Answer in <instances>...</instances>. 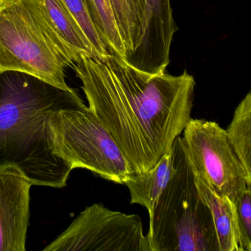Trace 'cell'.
<instances>
[{
	"instance_id": "1",
	"label": "cell",
	"mask_w": 251,
	"mask_h": 251,
	"mask_svg": "<svg viewBox=\"0 0 251 251\" xmlns=\"http://www.w3.org/2000/svg\"><path fill=\"white\" fill-rule=\"evenodd\" d=\"M73 68L89 108L112 135L133 173L152 170L192 117L193 76L151 75L108 55L80 54Z\"/></svg>"
},
{
	"instance_id": "2",
	"label": "cell",
	"mask_w": 251,
	"mask_h": 251,
	"mask_svg": "<svg viewBox=\"0 0 251 251\" xmlns=\"http://www.w3.org/2000/svg\"><path fill=\"white\" fill-rule=\"evenodd\" d=\"M83 105L75 89H60L22 72L0 73V169L15 166L36 186H67L73 170L50 149L48 114Z\"/></svg>"
},
{
	"instance_id": "3",
	"label": "cell",
	"mask_w": 251,
	"mask_h": 251,
	"mask_svg": "<svg viewBox=\"0 0 251 251\" xmlns=\"http://www.w3.org/2000/svg\"><path fill=\"white\" fill-rule=\"evenodd\" d=\"M74 62L43 0H0V73H27L70 90L65 72Z\"/></svg>"
},
{
	"instance_id": "4",
	"label": "cell",
	"mask_w": 251,
	"mask_h": 251,
	"mask_svg": "<svg viewBox=\"0 0 251 251\" xmlns=\"http://www.w3.org/2000/svg\"><path fill=\"white\" fill-rule=\"evenodd\" d=\"M173 174L149 213L151 251H220L209 208L198 193L181 137L173 147Z\"/></svg>"
},
{
	"instance_id": "5",
	"label": "cell",
	"mask_w": 251,
	"mask_h": 251,
	"mask_svg": "<svg viewBox=\"0 0 251 251\" xmlns=\"http://www.w3.org/2000/svg\"><path fill=\"white\" fill-rule=\"evenodd\" d=\"M52 153L71 165L123 184L133 173L112 135L86 105L49 111L46 122Z\"/></svg>"
},
{
	"instance_id": "6",
	"label": "cell",
	"mask_w": 251,
	"mask_h": 251,
	"mask_svg": "<svg viewBox=\"0 0 251 251\" xmlns=\"http://www.w3.org/2000/svg\"><path fill=\"white\" fill-rule=\"evenodd\" d=\"M45 251H151L142 218L101 203L86 207Z\"/></svg>"
},
{
	"instance_id": "7",
	"label": "cell",
	"mask_w": 251,
	"mask_h": 251,
	"mask_svg": "<svg viewBox=\"0 0 251 251\" xmlns=\"http://www.w3.org/2000/svg\"><path fill=\"white\" fill-rule=\"evenodd\" d=\"M185 153L194 170L235 203L251 180L232 148L226 129L216 122L192 119L182 133Z\"/></svg>"
},
{
	"instance_id": "8",
	"label": "cell",
	"mask_w": 251,
	"mask_h": 251,
	"mask_svg": "<svg viewBox=\"0 0 251 251\" xmlns=\"http://www.w3.org/2000/svg\"><path fill=\"white\" fill-rule=\"evenodd\" d=\"M31 182L15 166L0 169V251H25Z\"/></svg>"
},
{
	"instance_id": "9",
	"label": "cell",
	"mask_w": 251,
	"mask_h": 251,
	"mask_svg": "<svg viewBox=\"0 0 251 251\" xmlns=\"http://www.w3.org/2000/svg\"><path fill=\"white\" fill-rule=\"evenodd\" d=\"M177 30L170 0H146L142 41L136 50L124 59L148 74L165 73Z\"/></svg>"
},
{
	"instance_id": "10",
	"label": "cell",
	"mask_w": 251,
	"mask_h": 251,
	"mask_svg": "<svg viewBox=\"0 0 251 251\" xmlns=\"http://www.w3.org/2000/svg\"><path fill=\"white\" fill-rule=\"evenodd\" d=\"M192 170L198 193L211 211L220 251H241L234 204L211 187L193 168Z\"/></svg>"
},
{
	"instance_id": "11",
	"label": "cell",
	"mask_w": 251,
	"mask_h": 251,
	"mask_svg": "<svg viewBox=\"0 0 251 251\" xmlns=\"http://www.w3.org/2000/svg\"><path fill=\"white\" fill-rule=\"evenodd\" d=\"M173 154L171 148L152 170L142 174L132 173L127 177L123 184L130 192V203L139 204L151 212L173 174Z\"/></svg>"
},
{
	"instance_id": "12",
	"label": "cell",
	"mask_w": 251,
	"mask_h": 251,
	"mask_svg": "<svg viewBox=\"0 0 251 251\" xmlns=\"http://www.w3.org/2000/svg\"><path fill=\"white\" fill-rule=\"evenodd\" d=\"M110 2L126 58L136 50L142 41L146 0H110Z\"/></svg>"
},
{
	"instance_id": "13",
	"label": "cell",
	"mask_w": 251,
	"mask_h": 251,
	"mask_svg": "<svg viewBox=\"0 0 251 251\" xmlns=\"http://www.w3.org/2000/svg\"><path fill=\"white\" fill-rule=\"evenodd\" d=\"M43 2L54 29L73 54L75 61L80 54L95 56L89 41L62 1L43 0Z\"/></svg>"
},
{
	"instance_id": "14",
	"label": "cell",
	"mask_w": 251,
	"mask_h": 251,
	"mask_svg": "<svg viewBox=\"0 0 251 251\" xmlns=\"http://www.w3.org/2000/svg\"><path fill=\"white\" fill-rule=\"evenodd\" d=\"M226 131L247 177L251 180V92L245 95L236 107Z\"/></svg>"
},
{
	"instance_id": "15",
	"label": "cell",
	"mask_w": 251,
	"mask_h": 251,
	"mask_svg": "<svg viewBox=\"0 0 251 251\" xmlns=\"http://www.w3.org/2000/svg\"><path fill=\"white\" fill-rule=\"evenodd\" d=\"M89 13L110 55L125 58L126 51L110 0H86Z\"/></svg>"
},
{
	"instance_id": "16",
	"label": "cell",
	"mask_w": 251,
	"mask_h": 251,
	"mask_svg": "<svg viewBox=\"0 0 251 251\" xmlns=\"http://www.w3.org/2000/svg\"><path fill=\"white\" fill-rule=\"evenodd\" d=\"M66 8L70 11L76 23L81 29L95 52V56L98 58L105 56L108 52L95 26L86 0H61Z\"/></svg>"
},
{
	"instance_id": "17",
	"label": "cell",
	"mask_w": 251,
	"mask_h": 251,
	"mask_svg": "<svg viewBox=\"0 0 251 251\" xmlns=\"http://www.w3.org/2000/svg\"><path fill=\"white\" fill-rule=\"evenodd\" d=\"M233 204L240 251H251V188H248Z\"/></svg>"
}]
</instances>
